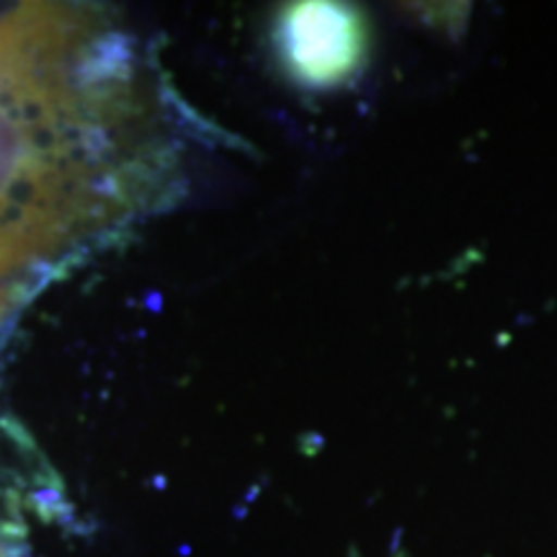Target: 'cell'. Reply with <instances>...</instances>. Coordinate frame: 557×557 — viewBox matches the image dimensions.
<instances>
[{
    "mask_svg": "<svg viewBox=\"0 0 557 557\" xmlns=\"http://www.w3.org/2000/svg\"><path fill=\"white\" fill-rule=\"evenodd\" d=\"M289 73L308 86H336L346 81L364 54V24L341 3L289 5L278 29Z\"/></svg>",
    "mask_w": 557,
    "mask_h": 557,
    "instance_id": "2",
    "label": "cell"
},
{
    "mask_svg": "<svg viewBox=\"0 0 557 557\" xmlns=\"http://www.w3.org/2000/svg\"><path fill=\"white\" fill-rule=\"evenodd\" d=\"M3 302H5V297H3V292H0V312H3Z\"/></svg>",
    "mask_w": 557,
    "mask_h": 557,
    "instance_id": "3",
    "label": "cell"
},
{
    "mask_svg": "<svg viewBox=\"0 0 557 557\" xmlns=\"http://www.w3.org/2000/svg\"><path fill=\"white\" fill-rule=\"evenodd\" d=\"M137 90L83 9L0 16V276L58 253L122 207Z\"/></svg>",
    "mask_w": 557,
    "mask_h": 557,
    "instance_id": "1",
    "label": "cell"
}]
</instances>
